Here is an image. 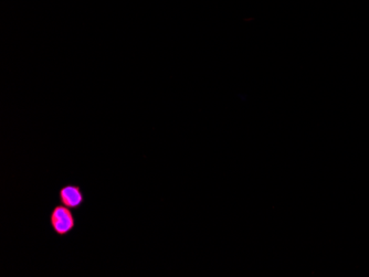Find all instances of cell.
<instances>
[{"label":"cell","instance_id":"cell-1","mask_svg":"<svg viewBox=\"0 0 369 277\" xmlns=\"http://www.w3.org/2000/svg\"><path fill=\"white\" fill-rule=\"evenodd\" d=\"M49 224L57 237H66L77 228V219L72 209L63 205L52 208L49 215Z\"/></svg>","mask_w":369,"mask_h":277},{"label":"cell","instance_id":"cell-2","mask_svg":"<svg viewBox=\"0 0 369 277\" xmlns=\"http://www.w3.org/2000/svg\"><path fill=\"white\" fill-rule=\"evenodd\" d=\"M58 199L61 205L68 207L72 210L80 209L86 202V197H84L81 187L77 186V185H72V183L64 185L59 189Z\"/></svg>","mask_w":369,"mask_h":277}]
</instances>
